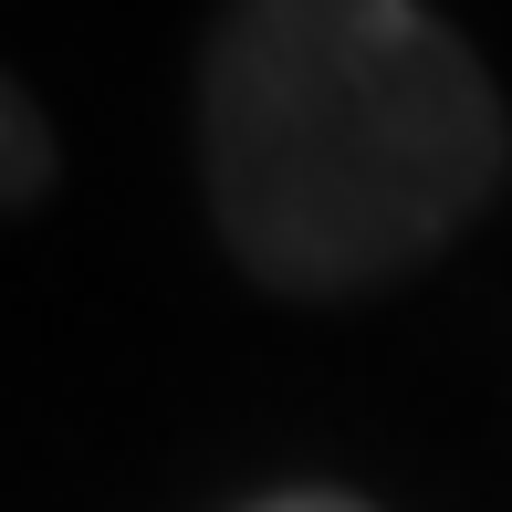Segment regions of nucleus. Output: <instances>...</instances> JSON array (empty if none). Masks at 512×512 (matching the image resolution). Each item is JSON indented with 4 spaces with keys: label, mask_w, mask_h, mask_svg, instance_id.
<instances>
[{
    "label": "nucleus",
    "mask_w": 512,
    "mask_h": 512,
    "mask_svg": "<svg viewBox=\"0 0 512 512\" xmlns=\"http://www.w3.org/2000/svg\"><path fill=\"white\" fill-rule=\"evenodd\" d=\"M502 95L418 0H241L199 74L220 241L272 293H377L502 189Z\"/></svg>",
    "instance_id": "f257e3e1"
},
{
    "label": "nucleus",
    "mask_w": 512,
    "mask_h": 512,
    "mask_svg": "<svg viewBox=\"0 0 512 512\" xmlns=\"http://www.w3.org/2000/svg\"><path fill=\"white\" fill-rule=\"evenodd\" d=\"M42 178H53V136H42L32 95H21V84L0 74V209L42 199Z\"/></svg>",
    "instance_id": "f03ea898"
},
{
    "label": "nucleus",
    "mask_w": 512,
    "mask_h": 512,
    "mask_svg": "<svg viewBox=\"0 0 512 512\" xmlns=\"http://www.w3.org/2000/svg\"><path fill=\"white\" fill-rule=\"evenodd\" d=\"M262 512H366V502H335V492H293V502H262Z\"/></svg>",
    "instance_id": "7ed1b4c3"
}]
</instances>
